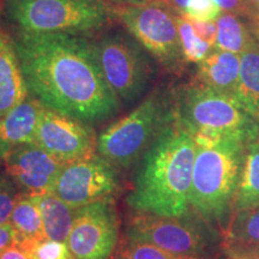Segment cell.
I'll return each instance as SVG.
<instances>
[{
    "mask_svg": "<svg viewBox=\"0 0 259 259\" xmlns=\"http://www.w3.org/2000/svg\"><path fill=\"white\" fill-rule=\"evenodd\" d=\"M28 92L52 111L85 124L111 119L120 100L106 82L94 42L70 32L11 37Z\"/></svg>",
    "mask_w": 259,
    "mask_h": 259,
    "instance_id": "cell-1",
    "label": "cell"
},
{
    "mask_svg": "<svg viewBox=\"0 0 259 259\" xmlns=\"http://www.w3.org/2000/svg\"><path fill=\"white\" fill-rule=\"evenodd\" d=\"M196 151L192 136L171 121L138 161L126 198L130 208L161 218L186 216Z\"/></svg>",
    "mask_w": 259,
    "mask_h": 259,
    "instance_id": "cell-2",
    "label": "cell"
},
{
    "mask_svg": "<svg viewBox=\"0 0 259 259\" xmlns=\"http://www.w3.org/2000/svg\"><path fill=\"white\" fill-rule=\"evenodd\" d=\"M253 139L238 134L194 142L190 205L203 221L223 225L232 218L246 147Z\"/></svg>",
    "mask_w": 259,
    "mask_h": 259,
    "instance_id": "cell-3",
    "label": "cell"
},
{
    "mask_svg": "<svg viewBox=\"0 0 259 259\" xmlns=\"http://www.w3.org/2000/svg\"><path fill=\"white\" fill-rule=\"evenodd\" d=\"M171 101L174 121L183 126L194 142L238 134L257 138L259 122L233 95L193 80L178 90Z\"/></svg>",
    "mask_w": 259,
    "mask_h": 259,
    "instance_id": "cell-4",
    "label": "cell"
},
{
    "mask_svg": "<svg viewBox=\"0 0 259 259\" xmlns=\"http://www.w3.org/2000/svg\"><path fill=\"white\" fill-rule=\"evenodd\" d=\"M2 15L22 32L87 34L116 18L105 0H4Z\"/></svg>",
    "mask_w": 259,
    "mask_h": 259,
    "instance_id": "cell-5",
    "label": "cell"
},
{
    "mask_svg": "<svg viewBox=\"0 0 259 259\" xmlns=\"http://www.w3.org/2000/svg\"><path fill=\"white\" fill-rule=\"evenodd\" d=\"M174 120L171 96L155 90L131 113L97 136L96 154L118 169H127Z\"/></svg>",
    "mask_w": 259,
    "mask_h": 259,
    "instance_id": "cell-6",
    "label": "cell"
},
{
    "mask_svg": "<svg viewBox=\"0 0 259 259\" xmlns=\"http://www.w3.org/2000/svg\"><path fill=\"white\" fill-rule=\"evenodd\" d=\"M106 82L120 101L134 102L145 92L153 66L135 38L122 32L103 35L94 42Z\"/></svg>",
    "mask_w": 259,
    "mask_h": 259,
    "instance_id": "cell-7",
    "label": "cell"
},
{
    "mask_svg": "<svg viewBox=\"0 0 259 259\" xmlns=\"http://www.w3.org/2000/svg\"><path fill=\"white\" fill-rule=\"evenodd\" d=\"M116 18L135 40L164 69L178 72L185 59L181 51L176 12L164 4L115 8Z\"/></svg>",
    "mask_w": 259,
    "mask_h": 259,
    "instance_id": "cell-8",
    "label": "cell"
},
{
    "mask_svg": "<svg viewBox=\"0 0 259 259\" xmlns=\"http://www.w3.org/2000/svg\"><path fill=\"white\" fill-rule=\"evenodd\" d=\"M119 169L94 154L92 156L64 163L51 193L78 209L97 202L112 200L120 190Z\"/></svg>",
    "mask_w": 259,
    "mask_h": 259,
    "instance_id": "cell-9",
    "label": "cell"
},
{
    "mask_svg": "<svg viewBox=\"0 0 259 259\" xmlns=\"http://www.w3.org/2000/svg\"><path fill=\"white\" fill-rule=\"evenodd\" d=\"M119 240V219L112 200L76 209L65 244L73 259H109Z\"/></svg>",
    "mask_w": 259,
    "mask_h": 259,
    "instance_id": "cell-10",
    "label": "cell"
},
{
    "mask_svg": "<svg viewBox=\"0 0 259 259\" xmlns=\"http://www.w3.org/2000/svg\"><path fill=\"white\" fill-rule=\"evenodd\" d=\"M128 242H147L178 255H198L206 246V238L196 222L183 218L139 213L126 227Z\"/></svg>",
    "mask_w": 259,
    "mask_h": 259,
    "instance_id": "cell-11",
    "label": "cell"
},
{
    "mask_svg": "<svg viewBox=\"0 0 259 259\" xmlns=\"http://www.w3.org/2000/svg\"><path fill=\"white\" fill-rule=\"evenodd\" d=\"M34 143L63 163L96 154L97 136L89 124L45 107Z\"/></svg>",
    "mask_w": 259,
    "mask_h": 259,
    "instance_id": "cell-12",
    "label": "cell"
},
{
    "mask_svg": "<svg viewBox=\"0 0 259 259\" xmlns=\"http://www.w3.org/2000/svg\"><path fill=\"white\" fill-rule=\"evenodd\" d=\"M6 174L22 193L40 196L51 192L64 163L35 143L22 144L3 158Z\"/></svg>",
    "mask_w": 259,
    "mask_h": 259,
    "instance_id": "cell-13",
    "label": "cell"
},
{
    "mask_svg": "<svg viewBox=\"0 0 259 259\" xmlns=\"http://www.w3.org/2000/svg\"><path fill=\"white\" fill-rule=\"evenodd\" d=\"M45 106L29 94L27 99L0 119V158L22 144L34 143Z\"/></svg>",
    "mask_w": 259,
    "mask_h": 259,
    "instance_id": "cell-14",
    "label": "cell"
},
{
    "mask_svg": "<svg viewBox=\"0 0 259 259\" xmlns=\"http://www.w3.org/2000/svg\"><path fill=\"white\" fill-rule=\"evenodd\" d=\"M29 95L11 36L0 27V119Z\"/></svg>",
    "mask_w": 259,
    "mask_h": 259,
    "instance_id": "cell-15",
    "label": "cell"
},
{
    "mask_svg": "<svg viewBox=\"0 0 259 259\" xmlns=\"http://www.w3.org/2000/svg\"><path fill=\"white\" fill-rule=\"evenodd\" d=\"M240 73V57L221 50H213L198 64L194 80L218 92L235 95ZM235 97V96H234Z\"/></svg>",
    "mask_w": 259,
    "mask_h": 259,
    "instance_id": "cell-16",
    "label": "cell"
},
{
    "mask_svg": "<svg viewBox=\"0 0 259 259\" xmlns=\"http://www.w3.org/2000/svg\"><path fill=\"white\" fill-rule=\"evenodd\" d=\"M9 222L17 233V244L27 251L31 246L47 240L40 209L34 196L21 192Z\"/></svg>",
    "mask_w": 259,
    "mask_h": 259,
    "instance_id": "cell-17",
    "label": "cell"
},
{
    "mask_svg": "<svg viewBox=\"0 0 259 259\" xmlns=\"http://www.w3.org/2000/svg\"><path fill=\"white\" fill-rule=\"evenodd\" d=\"M235 99L259 122V45L254 42L240 56V73Z\"/></svg>",
    "mask_w": 259,
    "mask_h": 259,
    "instance_id": "cell-18",
    "label": "cell"
},
{
    "mask_svg": "<svg viewBox=\"0 0 259 259\" xmlns=\"http://www.w3.org/2000/svg\"><path fill=\"white\" fill-rule=\"evenodd\" d=\"M34 198L40 209L47 240L66 242L72 228L76 209L71 208L51 192L34 196Z\"/></svg>",
    "mask_w": 259,
    "mask_h": 259,
    "instance_id": "cell-19",
    "label": "cell"
},
{
    "mask_svg": "<svg viewBox=\"0 0 259 259\" xmlns=\"http://www.w3.org/2000/svg\"><path fill=\"white\" fill-rule=\"evenodd\" d=\"M259 205V141L246 147L244 166L234 200V212Z\"/></svg>",
    "mask_w": 259,
    "mask_h": 259,
    "instance_id": "cell-20",
    "label": "cell"
},
{
    "mask_svg": "<svg viewBox=\"0 0 259 259\" xmlns=\"http://www.w3.org/2000/svg\"><path fill=\"white\" fill-rule=\"evenodd\" d=\"M215 50H221L241 56L244 52L254 44L255 40L251 29L239 16L222 12L216 21Z\"/></svg>",
    "mask_w": 259,
    "mask_h": 259,
    "instance_id": "cell-21",
    "label": "cell"
},
{
    "mask_svg": "<svg viewBox=\"0 0 259 259\" xmlns=\"http://www.w3.org/2000/svg\"><path fill=\"white\" fill-rule=\"evenodd\" d=\"M225 232L229 244L259 246V205L233 212Z\"/></svg>",
    "mask_w": 259,
    "mask_h": 259,
    "instance_id": "cell-22",
    "label": "cell"
},
{
    "mask_svg": "<svg viewBox=\"0 0 259 259\" xmlns=\"http://www.w3.org/2000/svg\"><path fill=\"white\" fill-rule=\"evenodd\" d=\"M177 24L181 51L185 61L199 64L212 53L215 47L202 40L196 34L189 18L183 15H177Z\"/></svg>",
    "mask_w": 259,
    "mask_h": 259,
    "instance_id": "cell-23",
    "label": "cell"
},
{
    "mask_svg": "<svg viewBox=\"0 0 259 259\" xmlns=\"http://www.w3.org/2000/svg\"><path fill=\"white\" fill-rule=\"evenodd\" d=\"M21 191L8 174H0V226L10 221Z\"/></svg>",
    "mask_w": 259,
    "mask_h": 259,
    "instance_id": "cell-24",
    "label": "cell"
},
{
    "mask_svg": "<svg viewBox=\"0 0 259 259\" xmlns=\"http://www.w3.org/2000/svg\"><path fill=\"white\" fill-rule=\"evenodd\" d=\"M221 15L215 0H189L183 16L199 22H216Z\"/></svg>",
    "mask_w": 259,
    "mask_h": 259,
    "instance_id": "cell-25",
    "label": "cell"
},
{
    "mask_svg": "<svg viewBox=\"0 0 259 259\" xmlns=\"http://www.w3.org/2000/svg\"><path fill=\"white\" fill-rule=\"evenodd\" d=\"M31 259H73L65 242L45 240L28 250Z\"/></svg>",
    "mask_w": 259,
    "mask_h": 259,
    "instance_id": "cell-26",
    "label": "cell"
},
{
    "mask_svg": "<svg viewBox=\"0 0 259 259\" xmlns=\"http://www.w3.org/2000/svg\"><path fill=\"white\" fill-rule=\"evenodd\" d=\"M124 251L128 259H176L178 257V254L147 242H130Z\"/></svg>",
    "mask_w": 259,
    "mask_h": 259,
    "instance_id": "cell-27",
    "label": "cell"
},
{
    "mask_svg": "<svg viewBox=\"0 0 259 259\" xmlns=\"http://www.w3.org/2000/svg\"><path fill=\"white\" fill-rule=\"evenodd\" d=\"M215 3L222 10V12L245 17L250 21L257 15L251 4V0H215Z\"/></svg>",
    "mask_w": 259,
    "mask_h": 259,
    "instance_id": "cell-28",
    "label": "cell"
},
{
    "mask_svg": "<svg viewBox=\"0 0 259 259\" xmlns=\"http://www.w3.org/2000/svg\"><path fill=\"white\" fill-rule=\"evenodd\" d=\"M226 251L229 258L236 259H259L258 245H241V244H226Z\"/></svg>",
    "mask_w": 259,
    "mask_h": 259,
    "instance_id": "cell-29",
    "label": "cell"
},
{
    "mask_svg": "<svg viewBox=\"0 0 259 259\" xmlns=\"http://www.w3.org/2000/svg\"><path fill=\"white\" fill-rule=\"evenodd\" d=\"M190 22L191 24H192L196 34L198 35L202 40L206 41L208 44L212 45V46L215 47L216 35H218L216 22H199V21H194V19H190Z\"/></svg>",
    "mask_w": 259,
    "mask_h": 259,
    "instance_id": "cell-30",
    "label": "cell"
},
{
    "mask_svg": "<svg viewBox=\"0 0 259 259\" xmlns=\"http://www.w3.org/2000/svg\"><path fill=\"white\" fill-rule=\"evenodd\" d=\"M17 233L10 222H6L0 226V251L5 250L10 246L17 244Z\"/></svg>",
    "mask_w": 259,
    "mask_h": 259,
    "instance_id": "cell-31",
    "label": "cell"
},
{
    "mask_svg": "<svg viewBox=\"0 0 259 259\" xmlns=\"http://www.w3.org/2000/svg\"><path fill=\"white\" fill-rule=\"evenodd\" d=\"M0 259H31L29 252L24 247L15 244L5 250L0 251Z\"/></svg>",
    "mask_w": 259,
    "mask_h": 259,
    "instance_id": "cell-32",
    "label": "cell"
},
{
    "mask_svg": "<svg viewBox=\"0 0 259 259\" xmlns=\"http://www.w3.org/2000/svg\"><path fill=\"white\" fill-rule=\"evenodd\" d=\"M114 8H125V6H137L145 4H163V0H105Z\"/></svg>",
    "mask_w": 259,
    "mask_h": 259,
    "instance_id": "cell-33",
    "label": "cell"
},
{
    "mask_svg": "<svg viewBox=\"0 0 259 259\" xmlns=\"http://www.w3.org/2000/svg\"><path fill=\"white\" fill-rule=\"evenodd\" d=\"M189 0H163V4L178 15H184Z\"/></svg>",
    "mask_w": 259,
    "mask_h": 259,
    "instance_id": "cell-34",
    "label": "cell"
},
{
    "mask_svg": "<svg viewBox=\"0 0 259 259\" xmlns=\"http://www.w3.org/2000/svg\"><path fill=\"white\" fill-rule=\"evenodd\" d=\"M251 31L253 35L254 40L259 45V12L251 19Z\"/></svg>",
    "mask_w": 259,
    "mask_h": 259,
    "instance_id": "cell-35",
    "label": "cell"
},
{
    "mask_svg": "<svg viewBox=\"0 0 259 259\" xmlns=\"http://www.w3.org/2000/svg\"><path fill=\"white\" fill-rule=\"evenodd\" d=\"M251 4L253 6L255 14H258L259 12V0H251Z\"/></svg>",
    "mask_w": 259,
    "mask_h": 259,
    "instance_id": "cell-36",
    "label": "cell"
},
{
    "mask_svg": "<svg viewBox=\"0 0 259 259\" xmlns=\"http://www.w3.org/2000/svg\"><path fill=\"white\" fill-rule=\"evenodd\" d=\"M257 139L259 141V127H258V132H257Z\"/></svg>",
    "mask_w": 259,
    "mask_h": 259,
    "instance_id": "cell-37",
    "label": "cell"
}]
</instances>
